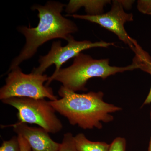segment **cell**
I'll list each match as a JSON object with an SVG mask.
<instances>
[{
	"mask_svg": "<svg viewBox=\"0 0 151 151\" xmlns=\"http://www.w3.org/2000/svg\"><path fill=\"white\" fill-rule=\"evenodd\" d=\"M65 6L60 2L50 1L44 5L35 4L32 7V10L37 11L39 21L35 27H18L19 32L25 38V44L19 55L13 60L7 73L32 58L39 47L48 41L59 38L67 41L69 36L78 31L75 23L61 14Z\"/></svg>",
	"mask_w": 151,
	"mask_h": 151,
	"instance_id": "cell-1",
	"label": "cell"
},
{
	"mask_svg": "<svg viewBox=\"0 0 151 151\" xmlns=\"http://www.w3.org/2000/svg\"><path fill=\"white\" fill-rule=\"evenodd\" d=\"M60 99L49 101L55 111L66 118L71 125L84 130L103 128L102 122L108 123L114 120L111 113L122 108L106 103L102 92L78 94L60 86L58 91Z\"/></svg>",
	"mask_w": 151,
	"mask_h": 151,
	"instance_id": "cell-2",
	"label": "cell"
},
{
	"mask_svg": "<svg viewBox=\"0 0 151 151\" xmlns=\"http://www.w3.org/2000/svg\"><path fill=\"white\" fill-rule=\"evenodd\" d=\"M140 63L134 59L132 64L125 67L111 66L109 59H95L88 55L81 52L69 67L61 68L55 74L50 76L45 85L49 86L53 81H59L66 89L76 92L86 91L89 79L100 77L105 79L111 75L124 71L140 69Z\"/></svg>",
	"mask_w": 151,
	"mask_h": 151,
	"instance_id": "cell-3",
	"label": "cell"
},
{
	"mask_svg": "<svg viewBox=\"0 0 151 151\" xmlns=\"http://www.w3.org/2000/svg\"><path fill=\"white\" fill-rule=\"evenodd\" d=\"M1 101L17 109L19 122L36 124L49 133L53 134L60 132L63 128L54 108L45 99L13 97Z\"/></svg>",
	"mask_w": 151,
	"mask_h": 151,
	"instance_id": "cell-4",
	"label": "cell"
},
{
	"mask_svg": "<svg viewBox=\"0 0 151 151\" xmlns=\"http://www.w3.org/2000/svg\"><path fill=\"white\" fill-rule=\"evenodd\" d=\"M7 73L5 84L0 89L1 100L13 97L57 100L51 87L44 85L49 78L47 74H26L19 66Z\"/></svg>",
	"mask_w": 151,
	"mask_h": 151,
	"instance_id": "cell-5",
	"label": "cell"
},
{
	"mask_svg": "<svg viewBox=\"0 0 151 151\" xmlns=\"http://www.w3.org/2000/svg\"><path fill=\"white\" fill-rule=\"evenodd\" d=\"M67 41V44L64 46H62L60 41L53 42L48 53L40 56L39 65L34 68L32 72L43 74L49 67L54 64L55 69L52 74H55L61 69V66L64 63L74 58L83 50L94 47H107L114 45L113 42L103 41L94 42L89 40L77 41L74 39L72 35L69 36Z\"/></svg>",
	"mask_w": 151,
	"mask_h": 151,
	"instance_id": "cell-6",
	"label": "cell"
},
{
	"mask_svg": "<svg viewBox=\"0 0 151 151\" xmlns=\"http://www.w3.org/2000/svg\"><path fill=\"white\" fill-rule=\"evenodd\" d=\"M65 16L85 20L100 25V26L114 33L120 40L128 45L135 53L141 48L137 42L130 37L125 30L124 24L127 22L133 21V15L127 13L124 11L120 1H113L111 10L99 15L73 14L66 15Z\"/></svg>",
	"mask_w": 151,
	"mask_h": 151,
	"instance_id": "cell-7",
	"label": "cell"
},
{
	"mask_svg": "<svg viewBox=\"0 0 151 151\" xmlns=\"http://www.w3.org/2000/svg\"><path fill=\"white\" fill-rule=\"evenodd\" d=\"M9 127H12L17 136L26 140L32 151H58L59 150L60 143L53 141L48 132L41 127H30L27 124L19 122Z\"/></svg>",
	"mask_w": 151,
	"mask_h": 151,
	"instance_id": "cell-8",
	"label": "cell"
},
{
	"mask_svg": "<svg viewBox=\"0 0 151 151\" xmlns=\"http://www.w3.org/2000/svg\"><path fill=\"white\" fill-rule=\"evenodd\" d=\"M111 1H73L70 0L65 7V12L72 15L81 7H84L87 15L97 16L104 13V8Z\"/></svg>",
	"mask_w": 151,
	"mask_h": 151,
	"instance_id": "cell-9",
	"label": "cell"
},
{
	"mask_svg": "<svg viewBox=\"0 0 151 151\" xmlns=\"http://www.w3.org/2000/svg\"><path fill=\"white\" fill-rule=\"evenodd\" d=\"M74 140L78 151H109L110 149V144L89 140L83 133L74 136Z\"/></svg>",
	"mask_w": 151,
	"mask_h": 151,
	"instance_id": "cell-10",
	"label": "cell"
},
{
	"mask_svg": "<svg viewBox=\"0 0 151 151\" xmlns=\"http://www.w3.org/2000/svg\"><path fill=\"white\" fill-rule=\"evenodd\" d=\"M58 151H78L76 146L74 136L72 133L67 132L64 134Z\"/></svg>",
	"mask_w": 151,
	"mask_h": 151,
	"instance_id": "cell-11",
	"label": "cell"
},
{
	"mask_svg": "<svg viewBox=\"0 0 151 151\" xmlns=\"http://www.w3.org/2000/svg\"><path fill=\"white\" fill-rule=\"evenodd\" d=\"M0 151H21L18 136H14L9 140L3 141Z\"/></svg>",
	"mask_w": 151,
	"mask_h": 151,
	"instance_id": "cell-12",
	"label": "cell"
},
{
	"mask_svg": "<svg viewBox=\"0 0 151 151\" xmlns=\"http://www.w3.org/2000/svg\"><path fill=\"white\" fill-rule=\"evenodd\" d=\"M126 139L121 137H118L110 144L109 151H126Z\"/></svg>",
	"mask_w": 151,
	"mask_h": 151,
	"instance_id": "cell-13",
	"label": "cell"
},
{
	"mask_svg": "<svg viewBox=\"0 0 151 151\" xmlns=\"http://www.w3.org/2000/svg\"><path fill=\"white\" fill-rule=\"evenodd\" d=\"M137 7L142 13L151 15V0H139Z\"/></svg>",
	"mask_w": 151,
	"mask_h": 151,
	"instance_id": "cell-14",
	"label": "cell"
},
{
	"mask_svg": "<svg viewBox=\"0 0 151 151\" xmlns=\"http://www.w3.org/2000/svg\"><path fill=\"white\" fill-rule=\"evenodd\" d=\"M140 69L150 73L151 76V60H147L144 61L141 64ZM151 103V87L150 90L147 97L146 98L145 102L143 103L142 106L145 105H148Z\"/></svg>",
	"mask_w": 151,
	"mask_h": 151,
	"instance_id": "cell-15",
	"label": "cell"
},
{
	"mask_svg": "<svg viewBox=\"0 0 151 151\" xmlns=\"http://www.w3.org/2000/svg\"><path fill=\"white\" fill-rule=\"evenodd\" d=\"M21 151H31V148L26 140L21 136H17Z\"/></svg>",
	"mask_w": 151,
	"mask_h": 151,
	"instance_id": "cell-16",
	"label": "cell"
},
{
	"mask_svg": "<svg viewBox=\"0 0 151 151\" xmlns=\"http://www.w3.org/2000/svg\"><path fill=\"white\" fill-rule=\"evenodd\" d=\"M124 9H130L132 8V5L134 2V1H120Z\"/></svg>",
	"mask_w": 151,
	"mask_h": 151,
	"instance_id": "cell-17",
	"label": "cell"
},
{
	"mask_svg": "<svg viewBox=\"0 0 151 151\" xmlns=\"http://www.w3.org/2000/svg\"><path fill=\"white\" fill-rule=\"evenodd\" d=\"M150 118L151 120V111H150ZM148 151H151V138L150 141V145H149L148 150Z\"/></svg>",
	"mask_w": 151,
	"mask_h": 151,
	"instance_id": "cell-18",
	"label": "cell"
}]
</instances>
